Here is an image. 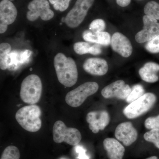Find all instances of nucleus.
Returning a JSON list of instances; mask_svg holds the SVG:
<instances>
[{"label": "nucleus", "instance_id": "obj_26", "mask_svg": "<svg viewBox=\"0 0 159 159\" xmlns=\"http://www.w3.org/2000/svg\"><path fill=\"white\" fill-rule=\"evenodd\" d=\"M106 28L104 21L101 19H97L93 20L89 26L90 30L92 32H97L103 31Z\"/></svg>", "mask_w": 159, "mask_h": 159}, {"label": "nucleus", "instance_id": "obj_2", "mask_svg": "<svg viewBox=\"0 0 159 159\" xmlns=\"http://www.w3.org/2000/svg\"><path fill=\"white\" fill-rule=\"evenodd\" d=\"M41 115V111L39 107L33 104L20 109L16 114V119L25 130L35 132L42 126Z\"/></svg>", "mask_w": 159, "mask_h": 159}, {"label": "nucleus", "instance_id": "obj_16", "mask_svg": "<svg viewBox=\"0 0 159 159\" xmlns=\"http://www.w3.org/2000/svg\"><path fill=\"white\" fill-rule=\"evenodd\" d=\"M103 144L109 159L123 158L125 148L118 140L113 138H107L103 141Z\"/></svg>", "mask_w": 159, "mask_h": 159}, {"label": "nucleus", "instance_id": "obj_27", "mask_svg": "<svg viewBox=\"0 0 159 159\" xmlns=\"http://www.w3.org/2000/svg\"><path fill=\"white\" fill-rule=\"evenodd\" d=\"M53 5L54 9L60 11H65L68 9L71 0H49Z\"/></svg>", "mask_w": 159, "mask_h": 159}, {"label": "nucleus", "instance_id": "obj_32", "mask_svg": "<svg viewBox=\"0 0 159 159\" xmlns=\"http://www.w3.org/2000/svg\"><path fill=\"white\" fill-rule=\"evenodd\" d=\"M146 159H158V158L156 156H152Z\"/></svg>", "mask_w": 159, "mask_h": 159}, {"label": "nucleus", "instance_id": "obj_4", "mask_svg": "<svg viewBox=\"0 0 159 159\" xmlns=\"http://www.w3.org/2000/svg\"><path fill=\"white\" fill-rule=\"evenodd\" d=\"M156 101L155 94L146 93L126 106L123 110V114L129 119H135L150 110Z\"/></svg>", "mask_w": 159, "mask_h": 159}, {"label": "nucleus", "instance_id": "obj_8", "mask_svg": "<svg viewBox=\"0 0 159 159\" xmlns=\"http://www.w3.org/2000/svg\"><path fill=\"white\" fill-rule=\"evenodd\" d=\"M29 11L26 17L31 21H34L40 17L43 20L48 21L53 18L54 11L50 9L48 0H32L28 6Z\"/></svg>", "mask_w": 159, "mask_h": 159}, {"label": "nucleus", "instance_id": "obj_17", "mask_svg": "<svg viewBox=\"0 0 159 159\" xmlns=\"http://www.w3.org/2000/svg\"><path fill=\"white\" fill-rule=\"evenodd\" d=\"M159 71V64L155 62H148L139 70V74L142 80L152 83L158 80L159 77L157 73Z\"/></svg>", "mask_w": 159, "mask_h": 159}, {"label": "nucleus", "instance_id": "obj_33", "mask_svg": "<svg viewBox=\"0 0 159 159\" xmlns=\"http://www.w3.org/2000/svg\"><path fill=\"white\" fill-rule=\"evenodd\" d=\"M7 1H13V0H7Z\"/></svg>", "mask_w": 159, "mask_h": 159}, {"label": "nucleus", "instance_id": "obj_6", "mask_svg": "<svg viewBox=\"0 0 159 159\" xmlns=\"http://www.w3.org/2000/svg\"><path fill=\"white\" fill-rule=\"evenodd\" d=\"M53 139L56 143L66 142L72 146L78 145L82 139L79 130L74 128H68L62 121L55 122L53 128Z\"/></svg>", "mask_w": 159, "mask_h": 159}, {"label": "nucleus", "instance_id": "obj_3", "mask_svg": "<svg viewBox=\"0 0 159 159\" xmlns=\"http://www.w3.org/2000/svg\"><path fill=\"white\" fill-rule=\"evenodd\" d=\"M42 92V84L40 78L35 74H31L23 80L20 97L23 102L33 105L39 101Z\"/></svg>", "mask_w": 159, "mask_h": 159}, {"label": "nucleus", "instance_id": "obj_5", "mask_svg": "<svg viewBox=\"0 0 159 159\" xmlns=\"http://www.w3.org/2000/svg\"><path fill=\"white\" fill-rule=\"evenodd\" d=\"M99 85L97 82L84 83L67 94L66 102L72 107H78L82 105L88 97L97 93Z\"/></svg>", "mask_w": 159, "mask_h": 159}, {"label": "nucleus", "instance_id": "obj_24", "mask_svg": "<svg viewBox=\"0 0 159 159\" xmlns=\"http://www.w3.org/2000/svg\"><path fill=\"white\" fill-rule=\"evenodd\" d=\"M90 47V45L88 43L79 42L74 44V49L76 54L83 55L89 53Z\"/></svg>", "mask_w": 159, "mask_h": 159}, {"label": "nucleus", "instance_id": "obj_18", "mask_svg": "<svg viewBox=\"0 0 159 159\" xmlns=\"http://www.w3.org/2000/svg\"><path fill=\"white\" fill-rule=\"evenodd\" d=\"M83 37L86 41L95 43L100 45L107 46L111 44L110 34L105 31L93 32L85 31L84 32Z\"/></svg>", "mask_w": 159, "mask_h": 159}, {"label": "nucleus", "instance_id": "obj_28", "mask_svg": "<svg viewBox=\"0 0 159 159\" xmlns=\"http://www.w3.org/2000/svg\"><path fill=\"white\" fill-rule=\"evenodd\" d=\"M145 128L150 130L159 129V115L147 118L145 122Z\"/></svg>", "mask_w": 159, "mask_h": 159}, {"label": "nucleus", "instance_id": "obj_15", "mask_svg": "<svg viewBox=\"0 0 159 159\" xmlns=\"http://www.w3.org/2000/svg\"><path fill=\"white\" fill-rule=\"evenodd\" d=\"M87 73L94 76H101L105 75L108 70V66L105 60L93 57L87 59L83 66Z\"/></svg>", "mask_w": 159, "mask_h": 159}, {"label": "nucleus", "instance_id": "obj_10", "mask_svg": "<svg viewBox=\"0 0 159 159\" xmlns=\"http://www.w3.org/2000/svg\"><path fill=\"white\" fill-rule=\"evenodd\" d=\"M132 89L125 84L123 80H118L106 86L101 91L102 97L106 99L116 98L125 100L131 92Z\"/></svg>", "mask_w": 159, "mask_h": 159}, {"label": "nucleus", "instance_id": "obj_29", "mask_svg": "<svg viewBox=\"0 0 159 159\" xmlns=\"http://www.w3.org/2000/svg\"><path fill=\"white\" fill-rule=\"evenodd\" d=\"M102 51L101 45L98 44H96L94 45L91 46L89 54L95 55H99L102 53Z\"/></svg>", "mask_w": 159, "mask_h": 159}, {"label": "nucleus", "instance_id": "obj_31", "mask_svg": "<svg viewBox=\"0 0 159 159\" xmlns=\"http://www.w3.org/2000/svg\"><path fill=\"white\" fill-rule=\"evenodd\" d=\"M117 4L119 6L125 7L128 6L130 3L131 0H116Z\"/></svg>", "mask_w": 159, "mask_h": 159}, {"label": "nucleus", "instance_id": "obj_7", "mask_svg": "<svg viewBox=\"0 0 159 159\" xmlns=\"http://www.w3.org/2000/svg\"><path fill=\"white\" fill-rule=\"evenodd\" d=\"M95 0H77L65 18L67 26L71 28L79 26L85 18Z\"/></svg>", "mask_w": 159, "mask_h": 159}, {"label": "nucleus", "instance_id": "obj_30", "mask_svg": "<svg viewBox=\"0 0 159 159\" xmlns=\"http://www.w3.org/2000/svg\"><path fill=\"white\" fill-rule=\"evenodd\" d=\"M76 151L78 154V159H89L88 156L86 155L85 149L81 146H77L76 147Z\"/></svg>", "mask_w": 159, "mask_h": 159}, {"label": "nucleus", "instance_id": "obj_20", "mask_svg": "<svg viewBox=\"0 0 159 159\" xmlns=\"http://www.w3.org/2000/svg\"><path fill=\"white\" fill-rule=\"evenodd\" d=\"M144 11L146 15L154 19L159 20V3L155 1L148 2L144 7Z\"/></svg>", "mask_w": 159, "mask_h": 159}, {"label": "nucleus", "instance_id": "obj_11", "mask_svg": "<svg viewBox=\"0 0 159 159\" xmlns=\"http://www.w3.org/2000/svg\"><path fill=\"white\" fill-rule=\"evenodd\" d=\"M17 11L11 1L2 0L0 3V33L7 31L8 25H11L16 19Z\"/></svg>", "mask_w": 159, "mask_h": 159}, {"label": "nucleus", "instance_id": "obj_9", "mask_svg": "<svg viewBox=\"0 0 159 159\" xmlns=\"http://www.w3.org/2000/svg\"><path fill=\"white\" fill-rule=\"evenodd\" d=\"M143 29L135 35L136 41L139 43L148 42L159 34V23L157 20L145 15L143 17Z\"/></svg>", "mask_w": 159, "mask_h": 159}, {"label": "nucleus", "instance_id": "obj_22", "mask_svg": "<svg viewBox=\"0 0 159 159\" xmlns=\"http://www.w3.org/2000/svg\"><path fill=\"white\" fill-rule=\"evenodd\" d=\"M20 152L18 148L13 145L6 147L1 156V159H20Z\"/></svg>", "mask_w": 159, "mask_h": 159}, {"label": "nucleus", "instance_id": "obj_19", "mask_svg": "<svg viewBox=\"0 0 159 159\" xmlns=\"http://www.w3.org/2000/svg\"><path fill=\"white\" fill-rule=\"evenodd\" d=\"M11 46L8 43H3L0 45V68L6 70L9 68V54Z\"/></svg>", "mask_w": 159, "mask_h": 159}, {"label": "nucleus", "instance_id": "obj_25", "mask_svg": "<svg viewBox=\"0 0 159 159\" xmlns=\"http://www.w3.org/2000/svg\"><path fill=\"white\" fill-rule=\"evenodd\" d=\"M145 48L152 54L159 53V34L153 39L146 43Z\"/></svg>", "mask_w": 159, "mask_h": 159}, {"label": "nucleus", "instance_id": "obj_1", "mask_svg": "<svg viewBox=\"0 0 159 159\" xmlns=\"http://www.w3.org/2000/svg\"><path fill=\"white\" fill-rule=\"evenodd\" d=\"M54 64L57 79L61 84L67 87L75 84L78 79V71L73 58L59 53L54 57Z\"/></svg>", "mask_w": 159, "mask_h": 159}, {"label": "nucleus", "instance_id": "obj_12", "mask_svg": "<svg viewBox=\"0 0 159 159\" xmlns=\"http://www.w3.org/2000/svg\"><path fill=\"white\" fill-rule=\"evenodd\" d=\"M115 135L125 146H130L138 139V132L131 122H122L117 126Z\"/></svg>", "mask_w": 159, "mask_h": 159}, {"label": "nucleus", "instance_id": "obj_14", "mask_svg": "<svg viewBox=\"0 0 159 159\" xmlns=\"http://www.w3.org/2000/svg\"><path fill=\"white\" fill-rule=\"evenodd\" d=\"M111 45L112 50L122 57H128L132 53V46L130 41L120 32H116L113 34Z\"/></svg>", "mask_w": 159, "mask_h": 159}, {"label": "nucleus", "instance_id": "obj_13", "mask_svg": "<svg viewBox=\"0 0 159 159\" xmlns=\"http://www.w3.org/2000/svg\"><path fill=\"white\" fill-rule=\"evenodd\" d=\"M86 121L89 123L90 129L94 134H97L108 125L110 118L107 111H93L87 115Z\"/></svg>", "mask_w": 159, "mask_h": 159}, {"label": "nucleus", "instance_id": "obj_23", "mask_svg": "<svg viewBox=\"0 0 159 159\" xmlns=\"http://www.w3.org/2000/svg\"><path fill=\"white\" fill-rule=\"evenodd\" d=\"M144 138L145 141L153 143L159 149V129H151L145 133Z\"/></svg>", "mask_w": 159, "mask_h": 159}, {"label": "nucleus", "instance_id": "obj_21", "mask_svg": "<svg viewBox=\"0 0 159 159\" xmlns=\"http://www.w3.org/2000/svg\"><path fill=\"white\" fill-rule=\"evenodd\" d=\"M144 94L145 90L143 86L140 84H136L133 87L131 92L125 99V101L128 103H130L142 97Z\"/></svg>", "mask_w": 159, "mask_h": 159}]
</instances>
